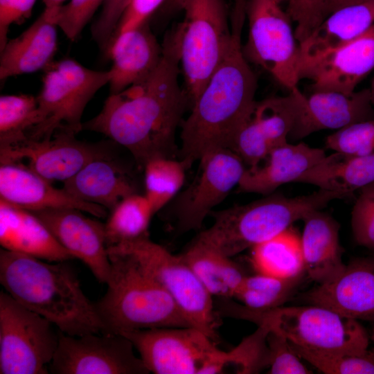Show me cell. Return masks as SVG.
I'll use <instances>...</instances> for the list:
<instances>
[{"label":"cell","instance_id":"1","mask_svg":"<svg viewBox=\"0 0 374 374\" xmlns=\"http://www.w3.org/2000/svg\"><path fill=\"white\" fill-rule=\"evenodd\" d=\"M161 60L144 81L109 94L101 111L82 130L104 134L125 148L141 167L157 157H172L175 132L188 99L180 85L175 33L166 35Z\"/></svg>","mask_w":374,"mask_h":374},{"label":"cell","instance_id":"2","mask_svg":"<svg viewBox=\"0 0 374 374\" xmlns=\"http://www.w3.org/2000/svg\"><path fill=\"white\" fill-rule=\"evenodd\" d=\"M246 15L245 2L236 0L229 50L181 123L179 155L187 168L208 152L229 149L256 101L257 78L241 42Z\"/></svg>","mask_w":374,"mask_h":374},{"label":"cell","instance_id":"3","mask_svg":"<svg viewBox=\"0 0 374 374\" xmlns=\"http://www.w3.org/2000/svg\"><path fill=\"white\" fill-rule=\"evenodd\" d=\"M66 262H48L1 248L0 283L17 301L66 335L103 332L95 303Z\"/></svg>","mask_w":374,"mask_h":374},{"label":"cell","instance_id":"4","mask_svg":"<svg viewBox=\"0 0 374 374\" xmlns=\"http://www.w3.org/2000/svg\"><path fill=\"white\" fill-rule=\"evenodd\" d=\"M107 250V290L95 303L103 332L191 326L169 294L132 255L114 247Z\"/></svg>","mask_w":374,"mask_h":374},{"label":"cell","instance_id":"5","mask_svg":"<svg viewBox=\"0 0 374 374\" xmlns=\"http://www.w3.org/2000/svg\"><path fill=\"white\" fill-rule=\"evenodd\" d=\"M348 197L323 189L294 197L271 193L246 204L212 211L213 224L196 239L232 258L285 231L332 200Z\"/></svg>","mask_w":374,"mask_h":374},{"label":"cell","instance_id":"6","mask_svg":"<svg viewBox=\"0 0 374 374\" xmlns=\"http://www.w3.org/2000/svg\"><path fill=\"white\" fill-rule=\"evenodd\" d=\"M224 317L267 324L289 341L322 353L359 355L368 350L369 335L358 320L329 308L309 304L260 311L231 299L222 307Z\"/></svg>","mask_w":374,"mask_h":374},{"label":"cell","instance_id":"7","mask_svg":"<svg viewBox=\"0 0 374 374\" xmlns=\"http://www.w3.org/2000/svg\"><path fill=\"white\" fill-rule=\"evenodd\" d=\"M175 29L184 88L192 105L223 61L232 40L223 0H188Z\"/></svg>","mask_w":374,"mask_h":374},{"label":"cell","instance_id":"8","mask_svg":"<svg viewBox=\"0 0 374 374\" xmlns=\"http://www.w3.org/2000/svg\"><path fill=\"white\" fill-rule=\"evenodd\" d=\"M44 71L37 96L40 121L26 138L49 139L57 130L78 134L82 130V116L87 105L109 84L110 70L90 69L68 58L53 61Z\"/></svg>","mask_w":374,"mask_h":374},{"label":"cell","instance_id":"9","mask_svg":"<svg viewBox=\"0 0 374 374\" xmlns=\"http://www.w3.org/2000/svg\"><path fill=\"white\" fill-rule=\"evenodd\" d=\"M109 247L132 255L169 294L191 326L217 340L220 316L214 298L180 254L172 253L149 236Z\"/></svg>","mask_w":374,"mask_h":374},{"label":"cell","instance_id":"10","mask_svg":"<svg viewBox=\"0 0 374 374\" xmlns=\"http://www.w3.org/2000/svg\"><path fill=\"white\" fill-rule=\"evenodd\" d=\"M50 321L0 293V373L46 374L58 344Z\"/></svg>","mask_w":374,"mask_h":374},{"label":"cell","instance_id":"11","mask_svg":"<svg viewBox=\"0 0 374 374\" xmlns=\"http://www.w3.org/2000/svg\"><path fill=\"white\" fill-rule=\"evenodd\" d=\"M249 33L242 51L289 91L297 87L300 47L291 19L274 0H248Z\"/></svg>","mask_w":374,"mask_h":374},{"label":"cell","instance_id":"12","mask_svg":"<svg viewBox=\"0 0 374 374\" xmlns=\"http://www.w3.org/2000/svg\"><path fill=\"white\" fill-rule=\"evenodd\" d=\"M58 344L48 366L55 374H148L131 341L102 332L81 336L58 330Z\"/></svg>","mask_w":374,"mask_h":374},{"label":"cell","instance_id":"13","mask_svg":"<svg viewBox=\"0 0 374 374\" xmlns=\"http://www.w3.org/2000/svg\"><path fill=\"white\" fill-rule=\"evenodd\" d=\"M132 343L150 373L201 374L220 350L215 341L192 327H166L122 334Z\"/></svg>","mask_w":374,"mask_h":374},{"label":"cell","instance_id":"14","mask_svg":"<svg viewBox=\"0 0 374 374\" xmlns=\"http://www.w3.org/2000/svg\"><path fill=\"white\" fill-rule=\"evenodd\" d=\"M199 162L196 178L181 194L174 209L175 227L179 233L199 230L213 208L238 186L247 168L229 149L208 152Z\"/></svg>","mask_w":374,"mask_h":374},{"label":"cell","instance_id":"15","mask_svg":"<svg viewBox=\"0 0 374 374\" xmlns=\"http://www.w3.org/2000/svg\"><path fill=\"white\" fill-rule=\"evenodd\" d=\"M76 134L57 130L49 139L26 138L16 144L0 148L1 163L22 162L50 181L72 177L88 163L111 157L102 143H91L75 138Z\"/></svg>","mask_w":374,"mask_h":374},{"label":"cell","instance_id":"16","mask_svg":"<svg viewBox=\"0 0 374 374\" xmlns=\"http://www.w3.org/2000/svg\"><path fill=\"white\" fill-rule=\"evenodd\" d=\"M303 96L296 87L286 96L256 101L229 150L248 168L258 165L272 148L288 142Z\"/></svg>","mask_w":374,"mask_h":374},{"label":"cell","instance_id":"17","mask_svg":"<svg viewBox=\"0 0 374 374\" xmlns=\"http://www.w3.org/2000/svg\"><path fill=\"white\" fill-rule=\"evenodd\" d=\"M373 68L374 24L334 50L301 60L299 76L310 80L314 91L350 93Z\"/></svg>","mask_w":374,"mask_h":374},{"label":"cell","instance_id":"18","mask_svg":"<svg viewBox=\"0 0 374 374\" xmlns=\"http://www.w3.org/2000/svg\"><path fill=\"white\" fill-rule=\"evenodd\" d=\"M32 213L73 258L81 260L99 283H106L111 262L105 224L75 208H52Z\"/></svg>","mask_w":374,"mask_h":374},{"label":"cell","instance_id":"19","mask_svg":"<svg viewBox=\"0 0 374 374\" xmlns=\"http://www.w3.org/2000/svg\"><path fill=\"white\" fill-rule=\"evenodd\" d=\"M0 199L29 211L52 208H75L102 218L107 209L82 201L63 188L54 187L20 162L1 163Z\"/></svg>","mask_w":374,"mask_h":374},{"label":"cell","instance_id":"20","mask_svg":"<svg viewBox=\"0 0 374 374\" xmlns=\"http://www.w3.org/2000/svg\"><path fill=\"white\" fill-rule=\"evenodd\" d=\"M303 299L349 318L374 322V256L350 260L337 279L318 285Z\"/></svg>","mask_w":374,"mask_h":374},{"label":"cell","instance_id":"21","mask_svg":"<svg viewBox=\"0 0 374 374\" xmlns=\"http://www.w3.org/2000/svg\"><path fill=\"white\" fill-rule=\"evenodd\" d=\"M373 105L369 88L350 93L314 91L309 97L303 96L289 139L296 141L320 130H338L374 119Z\"/></svg>","mask_w":374,"mask_h":374},{"label":"cell","instance_id":"22","mask_svg":"<svg viewBox=\"0 0 374 374\" xmlns=\"http://www.w3.org/2000/svg\"><path fill=\"white\" fill-rule=\"evenodd\" d=\"M162 55L163 46L151 30L149 21L119 33L107 56L112 61L109 94L144 81L157 69Z\"/></svg>","mask_w":374,"mask_h":374},{"label":"cell","instance_id":"23","mask_svg":"<svg viewBox=\"0 0 374 374\" xmlns=\"http://www.w3.org/2000/svg\"><path fill=\"white\" fill-rule=\"evenodd\" d=\"M57 7L45 8L39 17L0 51V79L44 70L53 62L57 35Z\"/></svg>","mask_w":374,"mask_h":374},{"label":"cell","instance_id":"24","mask_svg":"<svg viewBox=\"0 0 374 374\" xmlns=\"http://www.w3.org/2000/svg\"><path fill=\"white\" fill-rule=\"evenodd\" d=\"M326 156L322 149L303 143L287 142L272 148L262 165L246 168L238 189L241 192L270 195L281 185L296 182Z\"/></svg>","mask_w":374,"mask_h":374},{"label":"cell","instance_id":"25","mask_svg":"<svg viewBox=\"0 0 374 374\" xmlns=\"http://www.w3.org/2000/svg\"><path fill=\"white\" fill-rule=\"evenodd\" d=\"M0 244L2 249L48 262L73 256L32 212L0 199Z\"/></svg>","mask_w":374,"mask_h":374},{"label":"cell","instance_id":"26","mask_svg":"<svg viewBox=\"0 0 374 374\" xmlns=\"http://www.w3.org/2000/svg\"><path fill=\"white\" fill-rule=\"evenodd\" d=\"M302 220L301 242L305 274L318 285L331 283L346 266L342 260L339 224L321 209L309 213Z\"/></svg>","mask_w":374,"mask_h":374},{"label":"cell","instance_id":"27","mask_svg":"<svg viewBox=\"0 0 374 374\" xmlns=\"http://www.w3.org/2000/svg\"><path fill=\"white\" fill-rule=\"evenodd\" d=\"M73 197L105 209H113L121 200L136 193L129 175L111 157L96 159L63 182Z\"/></svg>","mask_w":374,"mask_h":374},{"label":"cell","instance_id":"28","mask_svg":"<svg viewBox=\"0 0 374 374\" xmlns=\"http://www.w3.org/2000/svg\"><path fill=\"white\" fill-rule=\"evenodd\" d=\"M373 24L374 1L341 8L299 43L300 60L335 49L362 35Z\"/></svg>","mask_w":374,"mask_h":374},{"label":"cell","instance_id":"29","mask_svg":"<svg viewBox=\"0 0 374 374\" xmlns=\"http://www.w3.org/2000/svg\"><path fill=\"white\" fill-rule=\"evenodd\" d=\"M296 182L351 196L374 182V154L353 156L335 152L326 156Z\"/></svg>","mask_w":374,"mask_h":374},{"label":"cell","instance_id":"30","mask_svg":"<svg viewBox=\"0 0 374 374\" xmlns=\"http://www.w3.org/2000/svg\"><path fill=\"white\" fill-rule=\"evenodd\" d=\"M180 256L213 298H233L247 276L231 257L197 239Z\"/></svg>","mask_w":374,"mask_h":374},{"label":"cell","instance_id":"31","mask_svg":"<svg viewBox=\"0 0 374 374\" xmlns=\"http://www.w3.org/2000/svg\"><path fill=\"white\" fill-rule=\"evenodd\" d=\"M251 264L256 273L280 278L305 274L301 236L291 226L251 249Z\"/></svg>","mask_w":374,"mask_h":374},{"label":"cell","instance_id":"32","mask_svg":"<svg viewBox=\"0 0 374 374\" xmlns=\"http://www.w3.org/2000/svg\"><path fill=\"white\" fill-rule=\"evenodd\" d=\"M144 195L138 193L121 200L105 223L107 246L149 236L148 229L155 214Z\"/></svg>","mask_w":374,"mask_h":374},{"label":"cell","instance_id":"33","mask_svg":"<svg viewBox=\"0 0 374 374\" xmlns=\"http://www.w3.org/2000/svg\"><path fill=\"white\" fill-rule=\"evenodd\" d=\"M302 278H280L258 273L247 275L233 298L251 310H272L283 306L288 301Z\"/></svg>","mask_w":374,"mask_h":374},{"label":"cell","instance_id":"34","mask_svg":"<svg viewBox=\"0 0 374 374\" xmlns=\"http://www.w3.org/2000/svg\"><path fill=\"white\" fill-rule=\"evenodd\" d=\"M40 121L37 97L2 95L0 97V148L24 140Z\"/></svg>","mask_w":374,"mask_h":374},{"label":"cell","instance_id":"35","mask_svg":"<svg viewBox=\"0 0 374 374\" xmlns=\"http://www.w3.org/2000/svg\"><path fill=\"white\" fill-rule=\"evenodd\" d=\"M143 168L144 195L157 213L179 191L187 167L172 157H157L148 161Z\"/></svg>","mask_w":374,"mask_h":374},{"label":"cell","instance_id":"36","mask_svg":"<svg viewBox=\"0 0 374 374\" xmlns=\"http://www.w3.org/2000/svg\"><path fill=\"white\" fill-rule=\"evenodd\" d=\"M293 350L326 374H374V348L359 355L322 353L290 341Z\"/></svg>","mask_w":374,"mask_h":374},{"label":"cell","instance_id":"37","mask_svg":"<svg viewBox=\"0 0 374 374\" xmlns=\"http://www.w3.org/2000/svg\"><path fill=\"white\" fill-rule=\"evenodd\" d=\"M269 330L266 323L258 325L253 334L244 338L235 348L226 352L229 365L237 367V373L241 374L258 373L268 367Z\"/></svg>","mask_w":374,"mask_h":374},{"label":"cell","instance_id":"38","mask_svg":"<svg viewBox=\"0 0 374 374\" xmlns=\"http://www.w3.org/2000/svg\"><path fill=\"white\" fill-rule=\"evenodd\" d=\"M326 146L353 156L374 154V119L352 124L329 135Z\"/></svg>","mask_w":374,"mask_h":374},{"label":"cell","instance_id":"39","mask_svg":"<svg viewBox=\"0 0 374 374\" xmlns=\"http://www.w3.org/2000/svg\"><path fill=\"white\" fill-rule=\"evenodd\" d=\"M351 212V228L356 242L374 252V182L359 190Z\"/></svg>","mask_w":374,"mask_h":374},{"label":"cell","instance_id":"40","mask_svg":"<svg viewBox=\"0 0 374 374\" xmlns=\"http://www.w3.org/2000/svg\"><path fill=\"white\" fill-rule=\"evenodd\" d=\"M103 0H71L57 8L55 23L66 37L74 42Z\"/></svg>","mask_w":374,"mask_h":374},{"label":"cell","instance_id":"41","mask_svg":"<svg viewBox=\"0 0 374 374\" xmlns=\"http://www.w3.org/2000/svg\"><path fill=\"white\" fill-rule=\"evenodd\" d=\"M269 347V372L271 374L312 373L300 360L293 350L288 339L279 332L271 330L267 335Z\"/></svg>","mask_w":374,"mask_h":374},{"label":"cell","instance_id":"42","mask_svg":"<svg viewBox=\"0 0 374 374\" xmlns=\"http://www.w3.org/2000/svg\"><path fill=\"white\" fill-rule=\"evenodd\" d=\"M286 12L296 24L294 35L304 41L328 17L326 0H287Z\"/></svg>","mask_w":374,"mask_h":374},{"label":"cell","instance_id":"43","mask_svg":"<svg viewBox=\"0 0 374 374\" xmlns=\"http://www.w3.org/2000/svg\"><path fill=\"white\" fill-rule=\"evenodd\" d=\"M130 0H103L102 10L91 28L93 39L107 56L119 21Z\"/></svg>","mask_w":374,"mask_h":374},{"label":"cell","instance_id":"44","mask_svg":"<svg viewBox=\"0 0 374 374\" xmlns=\"http://www.w3.org/2000/svg\"><path fill=\"white\" fill-rule=\"evenodd\" d=\"M37 0H0V51L8 41L9 28L30 15Z\"/></svg>","mask_w":374,"mask_h":374},{"label":"cell","instance_id":"45","mask_svg":"<svg viewBox=\"0 0 374 374\" xmlns=\"http://www.w3.org/2000/svg\"><path fill=\"white\" fill-rule=\"evenodd\" d=\"M164 1L165 0H130L119 21L114 39L119 33L148 21Z\"/></svg>","mask_w":374,"mask_h":374},{"label":"cell","instance_id":"46","mask_svg":"<svg viewBox=\"0 0 374 374\" xmlns=\"http://www.w3.org/2000/svg\"><path fill=\"white\" fill-rule=\"evenodd\" d=\"M371 1L374 0H326V10L328 16L330 13L341 8Z\"/></svg>","mask_w":374,"mask_h":374},{"label":"cell","instance_id":"47","mask_svg":"<svg viewBox=\"0 0 374 374\" xmlns=\"http://www.w3.org/2000/svg\"><path fill=\"white\" fill-rule=\"evenodd\" d=\"M187 1L188 0H165L160 8L164 14L174 13L179 10H183Z\"/></svg>","mask_w":374,"mask_h":374},{"label":"cell","instance_id":"48","mask_svg":"<svg viewBox=\"0 0 374 374\" xmlns=\"http://www.w3.org/2000/svg\"><path fill=\"white\" fill-rule=\"evenodd\" d=\"M64 0H42L45 8H55L62 5Z\"/></svg>","mask_w":374,"mask_h":374},{"label":"cell","instance_id":"49","mask_svg":"<svg viewBox=\"0 0 374 374\" xmlns=\"http://www.w3.org/2000/svg\"><path fill=\"white\" fill-rule=\"evenodd\" d=\"M369 90H370V93H371V102H372V104L374 105V77L371 81Z\"/></svg>","mask_w":374,"mask_h":374},{"label":"cell","instance_id":"50","mask_svg":"<svg viewBox=\"0 0 374 374\" xmlns=\"http://www.w3.org/2000/svg\"><path fill=\"white\" fill-rule=\"evenodd\" d=\"M371 338L374 341V326H373V328L372 329V331H371Z\"/></svg>","mask_w":374,"mask_h":374},{"label":"cell","instance_id":"51","mask_svg":"<svg viewBox=\"0 0 374 374\" xmlns=\"http://www.w3.org/2000/svg\"><path fill=\"white\" fill-rule=\"evenodd\" d=\"M274 1H276V2L280 4L282 2L287 1V0H274Z\"/></svg>","mask_w":374,"mask_h":374}]
</instances>
